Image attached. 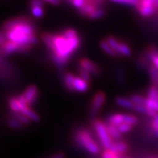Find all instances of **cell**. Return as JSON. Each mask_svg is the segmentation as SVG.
Instances as JSON below:
<instances>
[{
	"label": "cell",
	"mask_w": 158,
	"mask_h": 158,
	"mask_svg": "<svg viewBox=\"0 0 158 158\" xmlns=\"http://www.w3.org/2000/svg\"><path fill=\"white\" fill-rule=\"evenodd\" d=\"M2 29L7 40L32 46L38 44L36 27L29 17L18 16L6 20L2 24Z\"/></svg>",
	"instance_id": "obj_1"
},
{
	"label": "cell",
	"mask_w": 158,
	"mask_h": 158,
	"mask_svg": "<svg viewBox=\"0 0 158 158\" xmlns=\"http://www.w3.org/2000/svg\"><path fill=\"white\" fill-rule=\"evenodd\" d=\"M41 39L47 48L60 60L68 64L71 55L78 48L81 44L79 35L73 38H66L61 33H49L44 32L41 34Z\"/></svg>",
	"instance_id": "obj_2"
},
{
	"label": "cell",
	"mask_w": 158,
	"mask_h": 158,
	"mask_svg": "<svg viewBox=\"0 0 158 158\" xmlns=\"http://www.w3.org/2000/svg\"><path fill=\"white\" fill-rule=\"evenodd\" d=\"M74 139L77 145L83 148L89 153L97 155L99 153L100 148L92 136L90 131L88 129H79L74 135Z\"/></svg>",
	"instance_id": "obj_3"
},
{
	"label": "cell",
	"mask_w": 158,
	"mask_h": 158,
	"mask_svg": "<svg viewBox=\"0 0 158 158\" xmlns=\"http://www.w3.org/2000/svg\"><path fill=\"white\" fill-rule=\"evenodd\" d=\"M92 124H93V127L95 130L98 139L103 147L104 150L109 149L114 140L111 139L109 135L106 123H104L100 119H94Z\"/></svg>",
	"instance_id": "obj_4"
},
{
	"label": "cell",
	"mask_w": 158,
	"mask_h": 158,
	"mask_svg": "<svg viewBox=\"0 0 158 158\" xmlns=\"http://www.w3.org/2000/svg\"><path fill=\"white\" fill-rule=\"evenodd\" d=\"M32 45L28 44H19L15 42L7 40L1 47V51L3 56H8L14 53H27L31 51Z\"/></svg>",
	"instance_id": "obj_5"
},
{
	"label": "cell",
	"mask_w": 158,
	"mask_h": 158,
	"mask_svg": "<svg viewBox=\"0 0 158 158\" xmlns=\"http://www.w3.org/2000/svg\"><path fill=\"white\" fill-rule=\"evenodd\" d=\"M146 109L147 114L153 118L158 113V87L151 85L146 97Z\"/></svg>",
	"instance_id": "obj_6"
},
{
	"label": "cell",
	"mask_w": 158,
	"mask_h": 158,
	"mask_svg": "<svg viewBox=\"0 0 158 158\" xmlns=\"http://www.w3.org/2000/svg\"><path fill=\"white\" fill-rule=\"evenodd\" d=\"M106 101V94L102 91H98L94 95L91 101V106L89 110V116L92 118L97 115L98 112L102 108Z\"/></svg>",
	"instance_id": "obj_7"
},
{
	"label": "cell",
	"mask_w": 158,
	"mask_h": 158,
	"mask_svg": "<svg viewBox=\"0 0 158 158\" xmlns=\"http://www.w3.org/2000/svg\"><path fill=\"white\" fill-rule=\"evenodd\" d=\"M155 0H142L139 1L136 6V10L143 17H149L154 15L157 10L154 5Z\"/></svg>",
	"instance_id": "obj_8"
},
{
	"label": "cell",
	"mask_w": 158,
	"mask_h": 158,
	"mask_svg": "<svg viewBox=\"0 0 158 158\" xmlns=\"http://www.w3.org/2000/svg\"><path fill=\"white\" fill-rule=\"evenodd\" d=\"M21 94L24 98L27 106L31 107V106H33L34 104L37 102L38 97H39V89L36 85L31 84L25 89L24 91Z\"/></svg>",
	"instance_id": "obj_9"
},
{
	"label": "cell",
	"mask_w": 158,
	"mask_h": 158,
	"mask_svg": "<svg viewBox=\"0 0 158 158\" xmlns=\"http://www.w3.org/2000/svg\"><path fill=\"white\" fill-rule=\"evenodd\" d=\"M78 65L81 66V68H83L86 71H88L90 73V75H94L95 77L100 75V73H101V69L98 64L89 59L85 58V57L81 58L79 60Z\"/></svg>",
	"instance_id": "obj_10"
},
{
	"label": "cell",
	"mask_w": 158,
	"mask_h": 158,
	"mask_svg": "<svg viewBox=\"0 0 158 158\" xmlns=\"http://www.w3.org/2000/svg\"><path fill=\"white\" fill-rule=\"evenodd\" d=\"M73 86L74 92H79V93H85L89 89V85L87 81H84L80 77H76V76L73 79Z\"/></svg>",
	"instance_id": "obj_11"
},
{
	"label": "cell",
	"mask_w": 158,
	"mask_h": 158,
	"mask_svg": "<svg viewBox=\"0 0 158 158\" xmlns=\"http://www.w3.org/2000/svg\"><path fill=\"white\" fill-rule=\"evenodd\" d=\"M109 149L119 154L121 156H125V153L128 150V144L126 142L121 141V140L113 142Z\"/></svg>",
	"instance_id": "obj_12"
},
{
	"label": "cell",
	"mask_w": 158,
	"mask_h": 158,
	"mask_svg": "<svg viewBox=\"0 0 158 158\" xmlns=\"http://www.w3.org/2000/svg\"><path fill=\"white\" fill-rule=\"evenodd\" d=\"M124 123V114L122 113H114L110 114L106 118V123L118 127L120 124Z\"/></svg>",
	"instance_id": "obj_13"
},
{
	"label": "cell",
	"mask_w": 158,
	"mask_h": 158,
	"mask_svg": "<svg viewBox=\"0 0 158 158\" xmlns=\"http://www.w3.org/2000/svg\"><path fill=\"white\" fill-rule=\"evenodd\" d=\"M117 54L118 56H130L132 53L131 48L129 47L127 43L123 41H118V46H117L116 49H115Z\"/></svg>",
	"instance_id": "obj_14"
},
{
	"label": "cell",
	"mask_w": 158,
	"mask_h": 158,
	"mask_svg": "<svg viewBox=\"0 0 158 158\" xmlns=\"http://www.w3.org/2000/svg\"><path fill=\"white\" fill-rule=\"evenodd\" d=\"M8 105L10 106V109L13 112H21L26 106H23V104H21L16 96H11L8 98Z\"/></svg>",
	"instance_id": "obj_15"
},
{
	"label": "cell",
	"mask_w": 158,
	"mask_h": 158,
	"mask_svg": "<svg viewBox=\"0 0 158 158\" xmlns=\"http://www.w3.org/2000/svg\"><path fill=\"white\" fill-rule=\"evenodd\" d=\"M74 75L73 73H69V72H65L63 76L64 79V85L67 90L69 92H74L73 90V79H74Z\"/></svg>",
	"instance_id": "obj_16"
},
{
	"label": "cell",
	"mask_w": 158,
	"mask_h": 158,
	"mask_svg": "<svg viewBox=\"0 0 158 158\" xmlns=\"http://www.w3.org/2000/svg\"><path fill=\"white\" fill-rule=\"evenodd\" d=\"M115 102L118 106L127 109H132L133 110L134 106H135V104L132 102V101L130 98H123V97H121V96H118L115 98Z\"/></svg>",
	"instance_id": "obj_17"
},
{
	"label": "cell",
	"mask_w": 158,
	"mask_h": 158,
	"mask_svg": "<svg viewBox=\"0 0 158 158\" xmlns=\"http://www.w3.org/2000/svg\"><path fill=\"white\" fill-rule=\"evenodd\" d=\"M21 113H23L25 116H27L29 118L30 121H33V122H39L40 118V115L36 112H35L33 110H31V107L29 106H25L23 110L21 111Z\"/></svg>",
	"instance_id": "obj_18"
},
{
	"label": "cell",
	"mask_w": 158,
	"mask_h": 158,
	"mask_svg": "<svg viewBox=\"0 0 158 158\" xmlns=\"http://www.w3.org/2000/svg\"><path fill=\"white\" fill-rule=\"evenodd\" d=\"M106 128H107V131H108V133L110 135V136L111 137V139L113 140H118L119 141L122 138V135L121 133L118 131V128L115 126H113V125H110L109 123H106Z\"/></svg>",
	"instance_id": "obj_19"
},
{
	"label": "cell",
	"mask_w": 158,
	"mask_h": 158,
	"mask_svg": "<svg viewBox=\"0 0 158 158\" xmlns=\"http://www.w3.org/2000/svg\"><path fill=\"white\" fill-rule=\"evenodd\" d=\"M99 45L104 52H106V54H108L109 56H113V57H118V56H119L117 54L116 52L109 45L108 43H107L105 40H102L99 42Z\"/></svg>",
	"instance_id": "obj_20"
},
{
	"label": "cell",
	"mask_w": 158,
	"mask_h": 158,
	"mask_svg": "<svg viewBox=\"0 0 158 158\" xmlns=\"http://www.w3.org/2000/svg\"><path fill=\"white\" fill-rule=\"evenodd\" d=\"M148 72H149L150 78L152 81V85L158 87V69L153 64H150L148 66Z\"/></svg>",
	"instance_id": "obj_21"
},
{
	"label": "cell",
	"mask_w": 158,
	"mask_h": 158,
	"mask_svg": "<svg viewBox=\"0 0 158 158\" xmlns=\"http://www.w3.org/2000/svg\"><path fill=\"white\" fill-rule=\"evenodd\" d=\"M6 124L10 128L14 129V130H20V129L23 128V127H24L20 122H19L17 119L11 117L10 115L6 118Z\"/></svg>",
	"instance_id": "obj_22"
},
{
	"label": "cell",
	"mask_w": 158,
	"mask_h": 158,
	"mask_svg": "<svg viewBox=\"0 0 158 158\" xmlns=\"http://www.w3.org/2000/svg\"><path fill=\"white\" fill-rule=\"evenodd\" d=\"M10 116L13 117V118H15V119L20 122L23 126L25 125H28L30 123H31V121L27 116H25L24 114L23 113L21 112H13L11 111V114H10Z\"/></svg>",
	"instance_id": "obj_23"
},
{
	"label": "cell",
	"mask_w": 158,
	"mask_h": 158,
	"mask_svg": "<svg viewBox=\"0 0 158 158\" xmlns=\"http://www.w3.org/2000/svg\"><path fill=\"white\" fill-rule=\"evenodd\" d=\"M130 99L132 101L135 105H140V106H144L146 105V98L143 96L138 94H132L130 96Z\"/></svg>",
	"instance_id": "obj_24"
},
{
	"label": "cell",
	"mask_w": 158,
	"mask_h": 158,
	"mask_svg": "<svg viewBox=\"0 0 158 158\" xmlns=\"http://www.w3.org/2000/svg\"><path fill=\"white\" fill-rule=\"evenodd\" d=\"M105 15H106V10L100 7V8L96 9L94 12L91 13V14L88 16V18L90 19H98L103 18Z\"/></svg>",
	"instance_id": "obj_25"
},
{
	"label": "cell",
	"mask_w": 158,
	"mask_h": 158,
	"mask_svg": "<svg viewBox=\"0 0 158 158\" xmlns=\"http://www.w3.org/2000/svg\"><path fill=\"white\" fill-rule=\"evenodd\" d=\"M77 69H78V73L79 75H80L79 77L83 79L84 81H87L88 83H90V81H91V75H90V73L85 69H84L83 68H81V66H79V65L77 67Z\"/></svg>",
	"instance_id": "obj_26"
},
{
	"label": "cell",
	"mask_w": 158,
	"mask_h": 158,
	"mask_svg": "<svg viewBox=\"0 0 158 158\" xmlns=\"http://www.w3.org/2000/svg\"><path fill=\"white\" fill-rule=\"evenodd\" d=\"M138 122H139L138 118L133 114H124V123L131 125V126H134V125L137 124Z\"/></svg>",
	"instance_id": "obj_27"
},
{
	"label": "cell",
	"mask_w": 158,
	"mask_h": 158,
	"mask_svg": "<svg viewBox=\"0 0 158 158\" xmlns=\"http://www.w3.org/2000/svg\"><path fill=\"white\" fill-rule=\"evenodd\" d=\"M139 0H114L113 2L114 3H118V4H123V5H128V6H135L139 3Z\"/></svg>",
	"instance_id": "obj_28"
},
{
	"label": "cell",
	"mask_w": 158,
	"mask_h": 158,
	"mask_svg": "<svg viewBox=\"0 0 158 158\" xmlns=\"http://www.w3.org/2000/svg\"><path fill=\"white\" fill-rule=\"evenodd\" d=\"M116 77L117 81L118 83L123 85L125 81V72L123 68H118L116 70Z\"/></svg>",
	"instance_id": "obj_29"
},
{
	"label": "cell",
	"mask_w": 158,
	"mask_h": 158,
	"mask_svg": "<svg viewBox=\"0 0 158 158\" xmlns=\"http://www.w3.org/2000/svg\"><path fill=\"white\" fill-rule=\"evenodd\" d=\"M117 128H118V131H119L121 134L127 133V132H129V131H131V130H132V126L127 124V123H123L122 124L118 126Z\"/></svg>",
	"instance_id": "obj_30"
},
{
	"label": "cell",
	"mask_w": 158,
	"mask_h": 158,
	"mask_svg": "<svg viewBox=\"0 0 158 158\" xmlns=\"http://www.w3.org/2000/svg\"><path fill=\"white\" fill-rule=\"evenodd\" d=\"M31 14L35 18H41L44 15V9L43 7H33L31 9Z\"/></svg>",
	"instance_id": "obj_31"
},
{
	"label": "cell",
	"mask_w": 158,
	"mask_h": 158,
	"mask_svg": "<svg viewBox=\"0 0 158 158\" xmlns=\"http://www.w3.org/2000/svg\"><path fill=\"white\" fill-rule=\"evenodd\" d=\"M70 3L77 10H80L86 4V0L85 1V0H73V1H71Z\"/></svg>",
	"instance_id": "obj_32"
},
{
	"label": "cell",
	"mask_w": 158,
	"mask_h": 158,
	"mask_svg": "<svg viewBox=\"0 0 158 158\" xmlns=\"http://www.w3.org/2000/svg\"><path fill=\"white\" fill-rule=\"evenodd\" d=\"M31 8H33V7H43L44 5V2L43 1H40V0H34V1H31L29 3Z\"/></svg>",
	"instance_id": "obj_33"
},
{
	"label": "cell",
	"mask_w": 158,
	"mask_h": 158,
	"mask_svg": "<svg viewBox=\"0 0 158 158\" xmlns=\"http://www.w3.org/2000/svg\"><path fill=\"white\" fill-rule=\"evenodd\" d=\"M134 110L137 111L139 113H141V114H147V109H146V106H140V105H135L134 106Z\"/></svg>",
	"instance_id": "obj_34"
},
{
	"label": "cell",
	"mask_w": 158,
	"mask_h": 158,
	"mask_svg": "<svg viewBox=\"0 0 158 158\" xmlns=\"http://www.w3.org/2000/svg\"><path fill=\"white\" fill-rule=\"evenodd\" d=\"M151 127L153 129V131H156L158 129V113L152 118L151 122Z\"/></svg>",
	"instance_id": "obj_35"
},
{
	"label": "cell",
	"mask_w": 158,
	"mask_h": 158,
	"mask_svg": "<svg viewBox=\"0 0 158 158\" xmlns=\"http://www.w3.org/2000/svg\"><path fill=\"white\" fill-rule=\"evenodd\" d=\"M149 60L152 62V64H153L154 66L158 69V54L151 56L149 58Z\"/></svg>",
	"instance_id": "obj_36"
},
{
	"label": "cell",
	"mask_w": 158,
	"mask_h": 158,
	"mask_svg": "<svg viewBox=\"0 0 158 158\" xmlns=\"http://www.w3.org/2000/svg\"><path fill=\"white\" fill-rule=\"evenodd\" d=\"M50 158H65V154L64 152H57Z\"/></svg>",
	"instance_id": "obj_37"
},
{
	"label": "cell",
	"mask_w": 158,
	"mask_h": 158,
	"mask_svg": "<svg viewBox=\"0 0 158 158\" xmlns=\"http://www.w3.org/2000/svg\"><path fill=\"white\" fill-rule=\"evenodd\" d=\"M45 2H47V3H50V4L55 5V6H56V5H58L59 3H60V2H59V1H57V0H50V1H45Z\"/></svg>",
	"instance_id": "obj_38"
},
{
	"label": "cell",
	"mask_w": 158,
	"mask_h": 158,
	"mask_svg": "<svg viewBox=\"0 0 158 158\" xmlns=\"http://www.w3.org/2000/svg\"><path fill=\"white\" fill-rule=\"evenodd\" d=\"M154 5H155V7H156V10H158V0H155V2H154Z\"/></svg>",
	"instance_id": "obj_39"
},
{
	"label": "cell",
	"mask_w": 158,
	"mask_h": 158,
	"mask_svg": "<svg viewBox=\"0 0 158 158\" xmlns=\"http://www.w3.org/2000/svg\"><path fill=\"white\" fill-rule=\"evenodd\" d=\"M154 133L156 134V136H158V129L157 130H156V131H154Z\"/></svg>",
	"instance_id": "obj_40"
},
{
	"label": "cell",
	"mask_w": 158,
	"mask_h": 158,
	"mask_svg": "<svg viewBox=\"0 0 158 158\" xmlns=\"http://www.w3.org/2000/svg\"><path fill=\"white\" fill-rule=\"evenodd\" d=\"M123 158H131V157H130V156H126V155H125V156H123Z\"/></svg>",
	"instance_id": "obj_41"
}]
</instances>
